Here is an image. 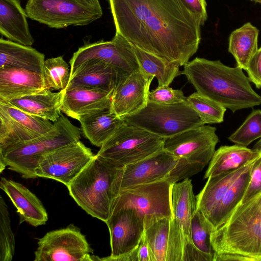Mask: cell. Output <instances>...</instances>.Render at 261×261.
Returning <instances> with one entry per match:
<instances>
[{"label":"cell","instance_id":"6da1fadb","mask_svg":"<svg viewBox=\"0 0 261 261\" xmlns=\"http://www.w3.org/2000/svg\"><path fill=\"white\" fill-rule=\"evenodd\" d=\"M118 33L138 48L184 66L197 52L201 22L182 0H108Z\"/></svg>","mask_w":261,"mask_h":261},{"label":"cell","instance_id":"7a4b0ae2","mask_svg":"<svg viewBox=\"0 0 261 261\" xmlns=\"http://www.w3.org/2000/svg\"><path fill=\"white\" fill-rule=\"evenodd\" d=\"M181 74L198 93L233 113L261 105V96L239 66L230 67L219 60L197 57L184 66Z\"/></svg>","mask_w":261,"mask_h":261},{"label":"cell","instance_id":"3957f363","mask_svg":"<svg viewBox=\"0 0 261 261\" xmlns=\"http://www.w3.org/2000/svg\"><path fill=\"white\" fill-rule=\"evenodd\" d=\"M211 242L214 261H261V193L240 203Z\"/></svg>","mask_w":261,"mask_h":261},{"label":"cell","instance_id":"277c9868","mask_svg":"<svg viewBox=\"0 0 261 261\" xmlns=\"http://www.w3.org/2000/svg\"><path fill=\"white\" fill-rule=\"evenodd\" d=\"M123 168L95 154L67 187L75 202L88 214L106 222L121 193Z\"/></svg>","mask_w":261,"mask_h":261},{"label":"cell","instance_id":"5b68a950","mask_svg":"<svg viewBox=\"0 0 261 261\" xmlns=\"http://www.w3.org/2000/svg\"><path fill=\"white\" fill-rule=\"evenodd\" d=\"M81 130L62 114L51 129L32 139L0 151V172L7 167L25 179L35 178L41 157L60 147L80 140Z\"/></svg>","mask_w":261,"mask_h":261},{"label":"cell","instance_id":"8992f818","mask_svg":"<svg viewBox=\"0 0 261 261\" xmlns=\"http://www.w3.org/2000/svg\"><path fill=\"white\" fill-rule=\"evenodd\" d=\"M121 118L127 124L165 139L204 124L187 101L174 105L148 101L143 109Z\"/></svg>","mask_w":261,"mask_h":261},{"label":"cell","instance_id":"52a82bcc","mask_svg":"<svg viewBox=\"0 0 261 261\" xmlns=\"http://www.w3.org/2000/svg\"><path fill=\"white\" fill-rule=\"evenodd\" d=\"M165 140L124 122L96 154L124 168L163 149Z\"/></svg>","mask_w":261,"mask_h":261},{"label":"cell","instance_id":"ba28073f","mask_svg":"<svg viewBox=\"0 0 261 261\" xmlns=\"http://www.w3.org/2000/svg\"><path fill=\"white\" fill-rule=\"evenodd\" d=\"M24 10L28 17L55 29L86 25L102 15L101 8L76 0H28Z\"/></svg>","mask_w":261,"mask_h":261},{"label":"cell","instance_id":"9c48e42d","mask_svg":"<svg viewBox=\"0 0 261 261\" xmlns=\"http://www.w3.org/2000/svg\"><path fill=\"white\" fill-rule=\"evenodd\" d=\"M172 185L163 180L128 189L120 193L113 209L127 207L135 210L143 217L144 226L164 217L172 219Z\"/></svg>","mask_w":261,"mask_h":261},{"label":"cell","instance_id":"30bf717a","mask_svg":"<svg viewBox=\"0 0 261 261\" xmlns=\"http://www.w3.org/2000/svg\"><path fill=\"white\" fill-rule=\"evenodd\" d=\"M89 61L109 65L123 77L140 70L132 44L117 33L111 41L101 40L80 47L70 59V74Z\"/></svg>","mask_w":261,"mask_h":261},{"label":"cell","instance_id":"8fae6325","mask_svg":"<svg viewBox=\"0 0 261 261\" xmlns=\"http://www.w3.org/2000/svg\"><path fill=\"white\" fill-rule=\"evenodd\" d=\"M80 229L73 225L47 232L38 242L35 261L99 260Z\"/></svg>","mask_w":261,"mask_h":261},{"label":"cell","instance_id":"7c38bea8","mask_svg":"<svg viewBox=\"0 0 261 261\" xmlns=\"http://www.w3.org/2000/svg\"><path fill=\"white\" fill-rule=\"evenodd\" d=\"M80 140L60 147L40 159L35 174L58 181L67 187L94 158Z\"/></svg>","mask_w":261,"mask_h":261},{"label":"cell","instance_id":"4fadbf2b","mask_svg":"<svg viewBox=\"0 0 261 261\" xmlns=\"http://www.w3.org/2000/svg\"><path fill=\"white\" fill-rule=\"evenodd\" d=\"M105 223L110 232L111 252L109 256L99 260L126 261L143 236V217L132 208H114Z\"/></svg>","mask_w":261,"mask_h":261},{"label":"cell","instance_id":"5bb4252c","mask_svg":"<svg viewBox=\"0 0 261 261\" xmlns=\"http://www.w3.org/2000/svg\"><path fill=\"white\" fill-rule=\"evenodd\" d=\"M216 128L203 125L166 138L164 149L177 159L205 166L210 163L219 140Z\"/></svg>","mask_w":261,"mask_h":261},{"label":"cell","instance_id":"9a60e30c","mask_svg":"<svg viewBox=\"0 0 261 261\" xmlns=\"http://www.w3.org/2000/svg\"><path fill=\"white\" fill-rule=\"evenodd\" d=\"M51 122L0 99V151L46 133L53 125Z\"/></svg>","mask_w":261,"mask_h":261},{"label":"cell","instance_id":"2e32d148","mask_svg":"<svg viewBox=\"0 0 261 261\" xmlns=\"http://www.w3.org/2000/svg\"><path fill=\"white\" fill-rule=\"evenodd\" d=\"M179 159L164 150L123 168L121 192L134 187L167 180L177 182L175 169Z\"/></svg>","mask_w":261,"mask_h":261},{"label":"cell","instance_id":"e0dca14e","mask_svg":"<svg viewBox=\"0 0 261 261\" xmlns=\"http://www.w3.org/2000/svg\"><path fill=\"white\" fill-rule=\"evenodd\" d=\"M153 78L140 70L121 79L113 93L111 111L121 118L146 107Z\"/></svg>","mask_w":261,"mask_h":261},{"label":"cell","instance_id":"ac0fdd59","mask_svg":"<svg viewBox=\"0 0 261 261\" xmlns=\"http://www.w3.org/2000/svg\"><path fill=\"white\" fill-rule=\"evenodd\" d=\"M113 92L82 87L64 89L61 111L79 120L82 117L111 108Z\"/></svg>","mask_w":261,"mask_h":261},{"label":"cell","instance_id":"d6986e66","mask_svg":"<svg viewBox=\"0 0 261 261\" xmlns=\"http://www.w3.org/2000/svg\"><path fill=\"white\" fill-rule=\"evenodd\" d=\"M0 188L17 209L19 224L25 221L35 227L46 224L48 215L44 206L41 200L27 187L12 179L2 177Z\"/></svg>","mask_w":261,"mask_h":261},{"label":"cell","instance_id":"ffe728a7","mask_svg":"<svg viewBox=\"0 0 261 261\" xmlns=\"http://www.w3.org/2000/svg\"><path fill=\"white\" fill-rule=\"evenodd\" d=\"M45 89L41 74L18 68H0V99L9 101Z\"/></svg>","mask_w":261,"mask_h":261},{"label":"cell","instance_id":"44dd1931","mask_svg":"<svg viewBox=\"0 0 261 261\" xmlns=\"http://www.w3.org/2000/svg\"><path fill=\"white\" fill-rule=\"evenodd\" d=\"M122 78L114 67L101 62L89 61L81 65L70 74L67 87H82L113 92Z\"/></svg>","mask_w":261,"mask_h":261},{"label":"cell","instance_id":"7402d4cb","mask_svg":"<svg viewBox=\"0 0 261 261\" xmlns=\"http://www.w3.org/2000/svg\"><path fill=\"white\" fill-rule=\"evenodd\" d=\"M25 10L18 0H0V33L8 40L31 46V34Z\"/></svg>","mask_w":261,"mask_h":261},{"label":"cell","instance_id":"603a6c76","mask_svg":"<svg viewBox=\"0 0 261 261\" xmlns=\"http://www.w3.org/2000/svg\"><path fill=\"white\" fill-rule=\"evenodd\" d=\"M253 161L240 168L208 178L203 188L196 196V210L203 214L206 220L221 201L231 186Z\"/></svg>","mask_w":261,"mask_h":261},{"label":"cell","instance_id":"cb8c5ba5","mask_svg":"<svg viewBox=\"0 0 261 261\" xmlns=\"http://www.w3.org/2000/svg\"><path fill=\"white\" fill-rule=\"evenodd\" d=\"M45 61L44 55L31 46L0 39V68H21L43 75Z\"/></svg>","mask_w":261,"mask_h":261},{"label":"cell","instance_id":"d4e9b609","mask_svg":"<svg viewBox=\"0 0 261 261\" xmlns=\"http://www.w3.org/2000/svg\"><path fill=\"white\" fill-rule=\"evenodd\" d=\"M63 94L64 90L53 92L46 89L33 94L6 101L31 115L54 122L62 114Z\"/></svg>","mask_w":261,"mask_h":261},{"label":"cell","instance_id":"484cf974","mask_svg":"<svg viewBox=\"0 0 261 261\" xmlns=\"http://www.w3.org/2000/svg\"><path fill=\"white\" fill-rule=\"evenodd\" d=\"M79 121L84 137L92 144L99 147L110 138L124 122L111 108L85 115Z\"/></svg>","mask_w":261,"mask_h":261},{"label":"cell","instance_id":"4316f807","mask_svg":"<svg viewBox=\"0 0 261 261\" xmlns=\"http://www.w3.org/2000/svg\"><path fill=\"white\" fill-rule=\"evenodd\" d=\"M173 218L182 231L186 241L193 243L191 234L192 216L196 210L192 181L189 178L173 184L171 189Z\"/></svg>","mask_w":261,"mask_h":261},{"label":"cell","instance_id":"83f0119b","mask_svg":"<svg viewBox=\"0 0 261 261\" xmlns=\"http://www.w3.org/2000/svg\"><path fill=\"white\" fill-rule=\"evenodd\" d=\"M260 156L255 148L251 149L237 144L222 146L215 151L204 178L240 168Z\"/></svg>","mask_w":261,"mask_h":261},{"label":"cell","instance_id":"f1b7e54d","mask_svg":"<svg viewBox=\"0 0 261 261\" xmlns=\"http://www.w3.org/2000/svg\"><path fill=\"white\" fill-rule=\"evenodd\" d=\"M256 159L251 162L246 170L231 186L206 220L213 232L219 229L226 222L236 207L241 203L250 180L252 166Z\"/></svg>","mask_w":261,"mask_h":261},{"label":"cell","instance_id":"f546056e","mask_svg":"<svg viewBox=\"0 0 261 261\" xmlns=\"http://www.w3.org/2000/svg\"><path fill=\"white\" fill-rule=\"evenodd\" d=\"M259 30L247 22L230 34L228 52L234 57L237 66L246 70L249 64L258 49Z\"/></svg>","mask_w":261,"mask_h":261},{"label":"cell","instance_id":"4dcf8cb0","mask_svg":"<svg viewBox=\"0 0 261 261\" xmlns=\"http://www.w3.org/2000/svg\"><path fill=\"white\" fill-rule=\"evenodd\" d=\"M132 46L140 70L155 77L158 86H169L174 79L181 74L179 64L166 61L133 44Z\"/></svg>","mask_w":261,"mask_h":261},{"label":"cell","instance_id":"1f68e13d","mask_svg":"<svg viewBox=\"0 0 261 261\" xmlns=\"http://www.w3.org/2000/svg\"><path fill=\"white\" fill-rule=\"evenodd\" d=\"M172 219L164 217L144 226V236L155 261H166Z\"/></svg>","mask_w":261,"mask_h":261},{"label":"cell","instance_id":"d6a6232c","mask_svg":"<svg viewBox=\"0 0 261 261\" xmlns=\"http://www.w3.org/2000/svg\"><path fill=\"white\" fill-rule=\"evenodd\" d=\"M43 79L45 88L62 90L66 89L70 79V70L62 56L45 60Z\"/></svg>","mask_w":261,"mask_h":261},{"label":"cell","instance_id":"836d02e7","mask_svg":"<svg viewBox=\"0 0 261 261\" xmlns=\"http://www.w3.org/2000/svg\"><path fill=\"white\" fill-rule=\"evenodd\" d=\"M186 101L198 114L204 124L221 123L226 109L216 101L194 92L186 98Z\"/></svg>","mask_w":261,"mask_h":261},{"label":"cell","instance_id":"e575fe53","mask_svg":"<svg viewBox=\"0 0 261 261\" xmlns=\"http://www.w3.org/2000/svg\"><path fill=\"white\" fill-rule=\"evenodd\" d=\"M15 240L8 206L0 195V261H11L15 253Z\"/></svg>","mask_w":261,"mask_h":261},{"label":"cell","instance_id":"d590c367","mask_svg":"<svg viewBox=\"0 0 261 261\" xmlns=\"http://www.w3.org/2000/svg\"><path fill=\"white\" fill-rule=\"evenodd\" d=\"M261 138V110H254L247 116L242 124L229 137L236 144L247 147Z\"/></svg>","mask_w":261,"mask_h":261},{"label":"cell","instance_id":"8d00e7d4","mask_svg":"<svg viewBox=\"0 0 261 261\" xmlns=\"http://www.w3.org/2000/svg\"><path fill=\"white\" fill-rule=\"evenodd\" d=\"M212 229L199 211L194 212L191 223V234L195 247L202 252L214 257V252L211 245V235Z\"/></svg>","mask_w":261,"mask_h":261},{"label":"cell","instance_id":"74e56055","mask_svg":"<svg viewBox=\"0 0 261 261\" xmlns=\"http://www.w3.org/2000/svg\"><path fill=\"white\" fill-rule=\"evenodd\" d=\"M186 242L182 230L173 218L170 221L166 261H182Z\"/></svg>","mask_w":261,"mask_h":261},{"label":"cell","instance_id":"f35d334b","mask_svg":"<svg viewBox=\"0 0 261 261\" xmlns=\"http://www.w3.org/2000/svg\"><path fill=\"white\" fill-rule=\"evenodd\" d=\"M183 92L169 86H158L149 93L148 101L162 105H174L186 101Z\"/></svg>","mask_w":261,"mask_h":261},{"label":"cell","instance_id":"ab89813d","mask_svg":"<svg viewBox=\"0 0 261 261\" xmlns=\"http://www.w3.org/2000/svg\"><path fill=\"white\" fill-rule=\"evenodd\" d=\"M261 193V156L254 162L247 189L241 203H244Z\"/></svg>","mask_w":261,"mask_h":261},{"label":"cell","instance_id":"60d3db41","mask_svg":"<svg viewBox=\"0 0 261 261\" xmlns=\"http://www.w3.org/2000/svg\"><path fill=\"white\" fill-rule=\"evenodd\" d=\"M246 71L250 82L257 88H261V47L251 59Z\"/></svg>","mask_w":261,"mask_h":261},{"label":"cell","instance_id":"b9f144b4","mask_svg":"<svg viewBox=\"0 0 261 261\" xmlns=\"http://www.w3.org/2000/svg\"><path fill=\"white\" fill-rule=\"evenodd\" d=\"M187 7L199 19L201 26L207 20L206 2L205 0H182Z\"/></svg>","mask_w":261,"mask_h":261},{"label":"cell","instance_id":"7bdbcfd3","mask_svg":"<svg viewBox=\"0 0 261 261\" xmlns=\"http://www.w3.org/2000/svg\"><path fill=\"white\" fill-rule=\"evenodd\" d=\"M137 260L155 261L154 256L145 238L144 234L137 249Z\"/></svg>","mask_w":261,"mask_h":261},{"label":"cell","instance_id":"ee69618b","mask_svg":"<svg viewBox=\"0 0 261 261\" xmlns=\"http://www.w3.org/2000/svg\"><path fill=\"white\" fill-rule=\"evenodd\" d=\"M80 3L96 8H101L98 0H76Z\"/></svg>","mask_w":261,"mask_h":261},{"label":"cell","instance_id":"f6af8a7d","mask_svg":"<svg viewBox=\"0 0 261 261\" xmlns=\"http://www.w3.org/2000/svg\"><path fill=\"white\" fill-rule=\"evenodd\" d=\"M259 152L260 155L261 156V139L258 142V143L256 145V147L255 148Z\"/></svg>","mask_w":261,"mask_h":261},{"label":"cell","instance_id":"bcb514c9","mask_svg":"<svg viewBox=\"0 0 261 261\" xmlns=\"http://www.w3.org/2000/svg\"><path fill=\"white\" fill-rule=\"evenodd\" d=\"M251 1L254 2L255 3H258L261 4V0H251Z\"/></svg>","mask_w":261,"mask_h":261}]
</instances>
